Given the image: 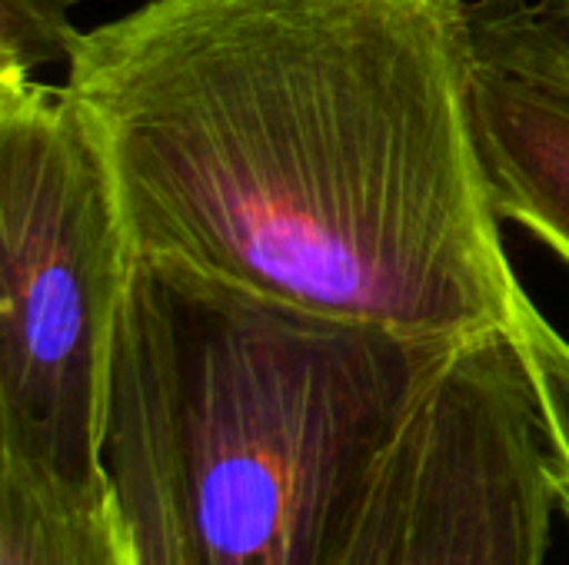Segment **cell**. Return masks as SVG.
I'll return each mask as SVG.
<instances>
[{
  "mask_svg": "<svg viewBox=\"0 0 569 565\" xmlns=\"http://www.w3.org/2000/svg\"><path fill=\"white\" fill-rule=\"evenodd\" d=\"M460 340L310 313L133 256L113 356L150 400L203 565H333Z\"/></svg>",
  "mask_w": 569,
  "mask_h": 565,
  "instance_id": "2",
  "label": "cell"
},
{
  "mask_svg": "<svg viewBox=\"0 0 569 565\" xmlns=\"http://www.w3.org/2000/svg\"><path fill=\"white\" fill-rule=\"evenodd\" d=\"M73 0H0V77H37L40 67L73 57L80 27Z\"/></svg>",
  "mask_w": 569,
  "mask_h": 565,
  "instance_id": "10",
  "label": "cell"
},
{
  "mask_svg": "<svg viewBox=\"0 0 569 565\" xmlns=\"http://www.w3.org/2000/svg\"><path fill=\"white\" fill-rule=\"evenodd\" d=\"M557 486L510 326L460 340L380 456L333 565H547Z\"/></svg>",
  "mask_w": 569,
  "mask_h": 565,
  "instance_id": "4",
  "label": "cell"
},
{
  "mask_svg": "<svg viewBox=\"0 0 569 565\" xmlns=\"http://www.w3.org/2000/svg\"><path fill=\"white\" fill-rule=\"evenodd\" d=\"M477 50L569 77V0H473Z\"/></svg>",
  "mask_w": 569,
  "mask_h": 565,
  "instance_id": "9",
  "label": "cell"
},
{
  "mask_svg": "<svg viewBox=\"0 0 569 565\" xmlns=\"http://www.w3.org/2000/svg\"><path fill=\"white\" fill-rule=\"evenodd\" d=\"M63 70L133 256L413 336L513 323L470 3L143 0Z\"/></svg>",
  "mask_w": 569,
  "mask_h": 565,
  "instance_id": "1",
  "label": "cell"
},
{
  "mask_svg": "<svg viewBox=\"0 0 569 565\" xmlns=\"http://www.w3.org/2000/svg\"><path fill=\"white\" fill-rule=\"evenodd\" d=\"M513 330L520 336L523 356L530 363L543 403L557 506L569 523V340L540 313V306L527 290L517 293Z\"/></svg>",
  "mask_w": 569,
  "mask_h": 565,
  "instance_id": "8",
  "label": "cell"
},
{
  "mask_svg": "<svg viewBox=\"0 0 569 565\" xmlns=\"http://www.w3.org/2000/svg\"><path fill=\"white\" fill-rule=\"evenodd\" d=\"M103 470L120 503L133 565H203L187 526L160 420L143 390L110 363Z\"/></svg>",
  "mask_w": 569,
  "mask_h": 565,
  "instance_id": "6",
  "label": "cell"
},
{
  "mask_svg": "<svg viewBox=\"0 0 569 565\" xmlns=\"http://www.w3.org/2000/svg\"><path fill=\"white\" fill-rule=\"evenodd\" d=\"M473 110L497 216L569 266V77L477 50Z\"/></svg>",
  "mask_w": 569,
  "mask_h": 565,
  "instance_id": "5",
  "label": "cell"
},
{
  "mask_svg": "<svg viewBox=\"0 0 569 565\" xmlns=\"http://www.w3.org/2000/svg\"><path fill=\"white\" fill-rule=\"evenodd\" d=\"M133 253L67 90L0 77V463L97 486Z\"/></svg>",
  "mask_w": 569,
  "mask_h": 565,
  "instance_id": "3",
  "label": "cell"
},
{
  "mask_svg": "<svg viewBox=\"0 0 569 565\" xmlns=\"http://www.w3.org/2000/svg\"><path fill=\"white\" fill-rule=\"evenodd\" d=\"M0 565H133L110 480L67 486L0 463Z\"/></svg>",
  "mask_w": 569,
  "mask_h": 565,
  "instance_id": "7",
  "label": "cell"
}]
</instances>
